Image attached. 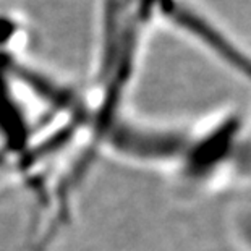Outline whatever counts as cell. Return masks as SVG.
Returning a JSON list of instances; mask_svg holds the SVG:
<instances>
[{"label": "cell", "mask_w": 251, "mask_h": 251, "mask_svg": "<svg viewBox=\"0 0 251 251\" xmlns=\"http://www.w3.org/2000/svg\"><path fill=\"white\" fill-rule=\"evenodd\" d=\"M186 198L214 195L251 180V131L238 109L227 107L190 125L183 152L172 172Z\"/></svg>", "instance_id": "6da1fadb"}, {"label": "cell", "mask_w": 251, "mask_h": 251, "mask_svg": "<svg viewBox=\"0 0 251 251\" xmlns=\"http://www.w3.org/2000/svg\"><path fill=\"white\" fill-rule=\"evenodd\" d=\"M157 17L202 47L251 88V52L200 8L185 0H159Z\"/></svg>", "instance_id": "7a4b0ae2"}]
</instances>
